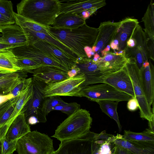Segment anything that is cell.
Returning a JSON list of instances; mask_svg holds the SVG:
<instances>
[{"label":"cell","instance_id":"6da1fadb","mask_svg":"<svg viewBox=\"0 0 154 154\" xmlns=\"http://www.w3.org/2000/svg\"><path fill=\"white\" fill-rule=\"evenodd\" d=\"M51 36L63 43L79 57H87L84 48H92L98 33V29L91 27L86 24L77 28L63 29L53 28L49 30Z\"/></svg>","mask_w":154,"mask_h":154},{"label":"cell","instance_id":"7a4b0ae2","mask_svg":"<svg viewBox=\"0 0 154 154\" xmlns=\"http://www.w3.org/2000/svg\"><path fill=\"white\" fill-rule=\"evenodd\" d=\"M17 14L38 24L47 26L53 23L60 11L58 0H23L17 5Z\"/></svg>","mask_w":154,"mask_h":154},{"label":"cell","instance_id":"3957f363","mask_svg":"<svg viewBox=\"0 0 154 154\" xmlns=\"http://www.w3.org/2000/svg\"><path fill=\"white\" fill-rule=\"evenodd\" d=\"M92 122L89 111L80 109L61 123L52 137L61 142L80 138L90 131Z\"/></svg>","mask_w":154,"mask_h":154},{"label":"cell","instance_id":"277c9868","mask_svg":"<svg viewBox=\"0 0 154 154\" xmlns=\"http://www.w3.org/2000/svg\"><path fill=\"white\" fill-rule=\"evenodd\" d=\"M16 150L18 154H52L54 151L53 140L37 130L31 131L19 139Z\"/></svg>","mask_w":154,"mask_h":154},{"label":"cell","instance_id":"5b68a950","mask_svg":"<svg viewBox=\"0 0 154 154\" xmlns=\"http://www.w3.org/2000/svg\"><path fill=\"white\" fill-rule=\"evenodd\" d=\"M123 52L127 58L136 63L139 69L150 58L148 38L139 24L127 41Z\"/></svg>","mask_w":154,"mask_h":154},{"label":"cell","instance_id":"8992f818","mask_svg":"<svg viewBox=\"0 0 154 154\" xmlns=\"http://www.w3.org/2000/svg\"><path fill=\"white\" fill-rule=\"evenodd\" d=\"M125 67L132 82L135 97L139 104L140 117L147 120L149 125H153V105L151 109L145 96L140 80V69L136 63L130 60Z\"/></svg>","mask_w":154,"mask_h":154},{"label":"cell","instance_id":"52a82bcc","mask_svg":"<svg viewBox=\"0 0 154 154\" xmlns=\"http://www.w3.org/2000/svg\"><path fill=\"white\" fill-rule=\"evenodd\" d=\"M84 74L46 85L42 92L44 97L69 96L82 97V85L85 80Z\"/></svg>","mask_w":154,"mask_h":154},{"label":"cell","instance_id":"ba28073f","mask_svg":"<svg viewBox=\"0 0 154 154\" xmlns=\"http://www.w3.org/2000/svg\"><path fill=\"white\" fill-rule=\"evenodd\" d=\"M82 94V97H85L90 100L95 102L103 100L119 102L128 101L132 97L105 83L83 87Z\"/></svg>","mask_w":154,"mask_h":154},{"label":"cell","instance_id":"9c48e42d","mask_svg":"<svg viewBox=\"0 0 154 154\" xmlns=\"http://www.w3.org/2000/svg\"><path fill=\"white\" fill-rule=\"evenodd\" d=\"M32 83V95L24 106L20 114H24L26 121L30 116H35L39 122L45 123L47 121L46 116L43 113L42 108L46 98L44 97L42 92L45 85V84L33 79Z\"/></svg>","mask_w":154,"mask_h":154},{"label":"cell","instance_id":"30bf717a","mask_svg":"<svg viewBox=\"0 0 154 154\" xmlns=\"http://www.w3.org/2000/svg\"><path fill=\"white\" fill-rule=\"evenodd\" d=\"M96 133L90 131L81 137L61 142L56 154H92Z\"/></svg>","mask_w":154,"mask_h":154},{"label":"cell","instance_id":"8fae6325","mask_svg":"<svg viewBox=\"0 0 154 154\" xmlns=\"http://www.w3.org/2000/svg\"><path fill=\"white\" fill-rule=\"evenodd\" d=\"M75 65L80 70L79 74H84L86 79L82 87L91 85L103 83L104 77L109 74L108 71L92 58L78 57Z\"/></svg>","mask_w":154,"mask_h":154},{"label":"cell","instance_id":"7c38bea8","mask_svg":"<svg viewBox=\"0 0 154 154\" xmlns=\"http://www.w3.org/2000/svg\"><path fill=\"white\" fill-rule=\"evenodd\" d=\"M32 45L41 51L47 56L63 65L68 71L75 67L76 61L54 45L37 38L28 39Z\"/></svg>","mask_w":154,"mask_h":154},{"label":"cell","instance_id":"4fadbf2b","mask_svg":"<svg viewBox=\"0 0 154 154\" xmlns=\"http://www.w3.org/2000/svg\"><path fill=\"white\" fill-rule=\"evenodd\" d=\"M10 50L16 57L29 59L43 66H54L68 72L63 65L50 58L32 45L29 44L17 47Z\"/></svg>","mask_w":154,"mask_h":154},{"label":"cell","instance_id":"5bb4252c","mask_svg":"<svg viewBox=\"0 0 154 154\" xmlns=\"http://www.w3.org/2000/svg\"><path fill=\"white\" fill-rule=\"evenodd\" d=\"M139 23L137 20L129 17L120 21L115 37L109 45L110 48L115 52H123L127 41Z\"/></svg>","mask_w":154,"mask_h":154},{"label":"cell","instance_id":"9a60e30c","mask_svg":"<svg viewBox=\"0 0 154 154\" xmlns=\"http://www.w3.org/2000/svg\"><path fill=\"white\" fill-rule=\"evenodd\" d=\"M120 24V21L118 22L108 21L100 23L98 28V33L96 40L92 47L95 53L101 54L110 45L115 37Z\"/></svg>","mask_w":154,"mask_h":154},{"label":"cell","instance_id":"2e32d148","mask_svg":"<svg viewBox=\"0 0 154 154\" xmlns=\"http://www.w3.org/2000/svg\"><path fill=\"white\" fill-rule=\"evenodd\" d=\"M24 114L20 113L8 125L0 128V140L5 138L11 141L17 140L31 131Z\"/></svg>","mask_w":154,"mask_h":154},{"label":"cell","instance_id":"e0dca14e","mask_svg":"<svg viewBox=\"0 0 154 154\" xmlns=\"http://www.w3.org/2000/svg\"><path fill=\"white\" fill-rule=\"evenodd\" d=\"M60 11L62 13L79 14L87 11L95 10L106 5L105 0H70L59 1Z\"/></svg>","mask_w":154,"mask_h":154},{"label":"cell","instance_id":"ac0fdd59","mask_svg":"<svg viewBox=\"0 0 154 154\" xmlns=\"http://www.w3.org/2000/svg\"><path fill=\"white\" fill-rule=\"evenodd\" d=\"M103 80L104 83L111 85L132 97H135L132 82L125 66L118 71L105 76Z\"/></svg>","mask_w":154,"mask_h":154},{"label":"cell","instance_id":"d6986e66","mask_svg":"<svg viewBox=\"0 0 154 154\" xmlns=\"http://www.w3.org/2000/svg\"><path fill=\"white\" fill-rule=\"evenodd\" d=\"M0 43L9 44L29 45L26 35L22 27L14 23L0 26Z\"/></svg>","mask_w":154,"mask_h":154},{"label":"cell","instance_id":"ffe728a7","mask_svg":"<svg viewBox=\"0 0 154 154\" xmlns=\"http://www.w3.org/2000/svg\"><path fill=\"white\" fill-rule=\"evenodd\" d=\"M34 79L48 84L69 78L67 72L57 67L44 65L32 71Z\"/></svg>","mask_w":154,"mask_h":154},{"label":"cell","instance_id":"44dd1931","mask_svg":"<svg viewBox=\"0 0 154 154\" xmlns=\"http://www.w3.org/2000/svg\"><path fill=\"white\" fill-rule=\"evenodd\" d=\"M100 54L101 56L98 58L96 62L105 68L109 74L123 68L129 60L123 52L102 51Z\"/></svg>","mask_w":154,"mask_h":154},{"label":"cell","instance_id":"7402d4cb","mask_svg":"<svg viewBox=\"0 0 154 154\" xmlns=\"http://www.w3.org/2000/svg\"><path fill=\"white\" fill-rule=\"evenodd\" d=\"M140 80L146 98L151 106L154 103V67L148 61L140 69Z\"/></svg>","mask_w":154,"mask_h":154},{"label":"cell","instance_id":"603a6c76","mask_svg":"<svg viewBox=\"0 0 154 154\" xmlns=\"http://www.w3.org/2000/svg\"><path fill=\"white\" fill-rule=\"evenodd\" d=\"M114 144L129 150L133 154H154V143L126 140L122 135L117 134Z\"/></svg>","mask_w":154,"mask_h":154},{"label":"cell","instance_id":"cb8c5ba5","mask_svg":"<svg viewBox=\"0 0 154 154\" xmlns=\"http://www.w3.org/2000/svg\"><path fill=\"white\" fill-rule=\"evenodd\" d=\"M85 20L77 14L62 13L58 15L51 26L56 29H75L86 24Z\"/></svg>","mask_w":154,"mask_h":154},{"label":"cell","instance_id":"d4e9b609","mask_svg":"<svg viewBox=\"0 0 154 154\" xmlns=\"http://www.w3.org/2000/svg\"><path fill=\"white\" fill-rule=\"evenodd\" d=\"M22 28L27 35L28 40L33 38L39 39L55 46L76 61L79 57L70 49L52 36L42 33L35 32L24 28Z\"/></svg>","mask_w":154,"mask_h":154},{"label":"cell","instance_id":"484cf974","mask_svg":"<svg viewBox=\"0 0 154 154\" xmlns=\"http://www.w3.org/2000/svg\"><path fill=\"white\" fill-rule=\"evenodd\" d=\"M14 14L15 23L21 27L51 35L49 32L50 26H47L38 24L22 17L15 12Z\"/></svg>","mask_w":154,"mask_h":154},{"label":"cell","instance_id":"4316f807","mask_svg":"<svg viewBox=\"0 0 154 154\" xmlns=\"http://www.w3.org/2000/svg\"><path fill=\"white\" fill-rule=\"evenodd\" d=\"M142 20L145 34L149 39L154 41V4L152 0L148 5Z\"/></svg>","mask_w":154,"mask_h":154},{"label":"cell","instance_id":"83f0119b","mask_svg":"<svg viewBox=\"0 0 154 154\" xmlns=\"http://www.w3.org/2000/svg\"><path fill=\"white\" fill-rule=\"evenodd\" d=\"M33 91V85L32 82L20 95L13 112L8 121L5 125L10 124L20 114L24 106L32 97Z\"/></svg>","mask_w":154,"mask_h":154},{"label":"cell","instance_id":"f1b7e54d","mask_svg":"<svg viewBox=\"0 0 154 154\" xmlns=\"http://www.w3.org/2000/svg\"><path fill=\"white\" fill-rule=\"evenodd\" d=\"M100 106L102 111L117 123L119 132L122 131V127L120 123L117 108L119 102L109 100H99L96 102Z\"/></svg>","mask_w":154,"mask_h":154},{"label":"cell","instance_id":"f546056e","mask_svg":"<svg viewBox=\"0 0 154 154\" xmlns=\"http://www.w3.org/2000/svg\"><path fill=\"white\" fill-rule=\"evenodd\" d=\"M122 137L128 141L154 143V132L149 128L140 133L125 130Z\"/></svg>","mask_w":154,"mask_h":154},{"label":"cell","instance_id":"4dcf8cb0","mask_svg":"<svg viewBox=\"0 0 154 154\" xmlns=\"http://www.w3.org/2000/svg\"><path fill=\"white\" fill-rule=\"evenodd\" d=\"M16 56L10 49L5 53L0 56V70L10 73L20 71L15 64Z\"/></svg>","mask_w":154,"mask_h":154},{"label":"cell","instance_id":"1f68e13d","mask_svg":"<svg viewBox=\"0 0 154 154\" xmlns=\"http://www.w3.org/2000/svg\"><path fill=\"white\" fill-rule=\"evenodd\" d=\"M15 65L20 71L32 73V71L43 66L29 59L16 57Z\"/></svg>","mask_w":154,"mask_h":154},{"label":"cell","instance_id":"d6a6232c","mask_svg":"<svg viewBox=\"0 0 154 154\" xmlns=\"http://www.w3.org/2000/svg\"><path fill=\"white\" fill-rule=\"evenodd\" d=\"M114 146L113 142L95 140L93 143L92 154H112Z\"/></svg>","mask_w":154,"mask_h":154},{"label":"cell","instance_id":"836d02e7","mask_svg":"<svg viewBox=\"0 0 154 154\" xmlns=\"http://www.w3.org/2000/svg\"><path fill=\"white\" fill-rule=\"evenodd\" d=\"M13 4L10 1L0 0V13L11 23H15Z\"/></svg>","mask_w":154,"mask_h":154},{"label":"cell","instance_id":"e575fe53","mask_svg":"<svg viewBox=\"0 0 154 154\" xmlns=\"http://www.w3.org/2000/svg\"><path fill=\"white\" fill-rule=\"evenodd\" d=\"M66 102L63 101L59 96H54L46 97L43 103L42 111L47 116L51 111L52 108L60 104H64Z\"/></svg>","mask_w":154,"mask_h":154},{"label":"cell","instance_id":"d590c367","mask_svg":"<svg viewBox=\"0 0 154 154\" xmlns=\"http://www.w3.org/2000/svg\"><path fill=\"white\" fill-rule=\"evenodd\" d=\"M17 141H11L5 138L0 140L2 154H12L17 148Z\"/></svg>","mask_w":154,"mask_h":154},{"label":"cell","instance_id":"8d00e7d4","mask_svg":"<svg viewBox=\"0 0 154 154\" xmlns=\"http://www.w3.org/2000/svg\"><path fill=\"white\" fill-rule=\"evenodd\" d=\"M32 79V78H29L23 79L19 84L11 90L10 93L12 94L14 97L20 95L31 84Z\"/></svg>","mask_w":154,"mask_h":154},{"label":"cell","instance_id":"74e56055","mask_svg":"<svg viewBox=\"0 0 154 154\" xmlns=\"http://www.w3.org/2000/svg\"><path fill=\"white\" fill-rule=\"evenodd\" d=\"M20 95L14 97L0 104V120L3 116L8 109L14 103L17 102Z\"/></svg>","mask_w":154,"mask_h":154},{"label":"cell","instance_id":"f35d334b","mask_svg":"<svg viewBox=\"0 0 154 154\" xmlns=\"http://www.w3.org/2000/svg\"><path fill=\"white\" fill-rule=\"evenodd\" d=\"M80 109V105L76 102L67 103L61 112L69 116Z\"/></svg>","mask_w":154,"mask_h":154},{"label":"cell","instance_id":"ab89813d","mask_svg":"<svg viewBox=\"0 0 154 154\" xmlns=\"http://www.w3.org/2000/svg\"><path fill=\"white\" fill-rule=\"evenodd\" d=\"M95 137L96 140H100L113 142L116 139V136L107 134L105 130L100 134H96Z\"/></svg>","mask_w":154,"mask_h":154},{"label":"cell","instance_id":"60d3db41","mask_svg":"<svg viewBox=\"0 0 154 154\" xmlns=\"http://www.w3.org/2000/svg\"><path fill=\"white\" fill-rule=\"evenodd\" d=\"M127 107L130 111H135L139 108L138 102L135 97H132L128 101Z\"/></svg>","mask_w":154,"mask_h":154},{"label":"cell","instance_id":"b9f144b4","mask_svg":"<svg viewBox=\"0 0 154 154\" xmlns=\"http://www.w3.org/2000/svg\"><path fill=\"white\" fill-rule=\"evenodd\" d=\"M113 152L114 154H133L127 149L115 144L113 148Z\"/></svg>","mask_w":154,"mask_h":154},{"label":"cell","instance_id":"7bdbcfd3","mask_svg":"<svg viewBox=\"0 0 154 154\" xmlns=\"http://www.w3.org/2000/svg\"><path fill=\"white\" fill-rule=\"evenodd\" d=\"M23 46L20 44H9L0 43V50L10 49L17 47Z\"/></svg>","mask_w":154,"mask_h":154},{"label":"cell","instance_id":"ee69618b","mask_svg":"<svg viewBox=\"0 0 154 154\" xmlns=\"http://www.w3.org/2000/svg\"><path fill=\"white\" fill-rule=\"evenodd\" d=\"M76 66V65H75ZM79 69L76 66L67 72L69 78L74 77L79 73Z\"/></svg>","mask_w":154,"mask_h":154},{"label":"cell","instance_id":"f6af8a7d","mask_svg":"<svg viewBox=\"0 0 154 154\" xmlns=\"http://www.w3.org/2000/svg\"><path fill=\"white\" fill-rule=\"evenodd\" d=\"M28 124L33 125L40 123L38 119L35 116H31L28 118L26 121Z\"/></svg>","mask_w":154,"mask_h":154},{"label":"cell","instance_id":"bcb514c9","mask_svg":"<svg viewBox=\"0 0 154 154\" xmlns=\"http://www.w3.org/2000/svg\"><path fill=\"white\" fill-rule=\"evenodd\" d=\"M14 97L11 93L8 94L0 95V104Z\"/></svg>","mask_w":154,"mask_h":154},{"label":"cell","instance_id":"7dc6e473","mask_svg":"<svg viewBox=\"0 0 154 154\" xmlns=\"http://www.w3.org/2000/svg\"><path fill=\"white\" fill-rule=\"evenodd\" d=\"M13 89L11 88L0 87V95L8 94L10 93Z\"/></svg>","mask_w":154,"mask_h":154},{"label":"cell","instance_id":"c3c4849f","mask_svg":"<svg viewBox=\"0 0 154 154\" xmlns=\"http://www.w3.org/2000/svg\"><path fill=\"white\" fill-rule=\"evenodd\" d=\"M10 24L11 22L0 13V26Z\"/></svg>","mask_w":154,"mask_h":154},{"label":"cell","instance_id":"681fc988","mask_svg":"<svg viewBox=\"0 0 154 154\" xmlns=\"http://www.w3.org/2000/svg\"><path fill=\"white\" fill-rule=\"evenodd\" d=\"M84 50L87 57L89 58H90L91 56L94 55L95 54L93 51L91 47H86L84 48Z\"/></svg>","mask_w":154,"mask_h":154},{"label":"cell","instance_id":"f907efd6","mask_svg":"<svg viewBox=\"0 0 154 154\" xmlns=\"http://www.w3.org/2000/svg\"><path fill=\"white\" fill-rule=\"evenodd\" d=\"M66 103H67L64 104H59L56 106L52 108L51 111L53 110H58L61 111L64 107V105Z\"/></svg>","mask_w":154,"mask_h":154},{"label":"cell","instance_id":"816d5d0a","mask_svg":"<svg viewBox=\"0 0 154 154\" xmlns=\"http://www.w3.org/2000/svg\"><path fill=\"white\" fill-rule=\"evenodd\" d=\"M11 73H4L0 72V78H2L7 76L11 74Z\"/></svg>","mask_w":154,"mask_h":154},{"label":"cell","instance_id":"f5cc1de1","mask_svg":"<svg viewBox=\"0 0 154 154\" xmlns=\"http://www.w3.org/2000/svg\"><path fill=\"white\" fill-rule=\"evenodd\" d=\"M8 50H0V56L6 53Z\"/></svg>","mask_w":154,"mask_h":154},{"label":"cell","instance_id":"db71d44e","mask_svg":"<svg viewBox=\"0 0 154 154\" xmlns=\"http://www.w3.org/2000/svg\"><path fill=\"white\" fill-rule=\"evenodd\" d=\"M0 154H2V147H1V145L0 142Z\"/></svg>","mask_w":154,"mask_h":154},{"label":"cell","instance_id":"11a10c76","mask_svg":"<svg viewBox=\"0 0 154 154\" xmlns=\"http://www.w3.org/2000/svg\"><path fill=\"white\" fill-rule=\"evenodd\" d=\"M0 72H4L1 70H0Z\"/></svg>","mask_w":154,"mask_h":154},{"label":"cell","instance_id":"9f6ffc18","mask_svg":"<svg viewBox=\"0 0 154 154\" xmlns=\"http://www.w3.org/2000/svg\"><path fill=\"white\" fill-rule=\"evenodd\" d=\"M52 154H56L54 152V151L52 153Z\"/></svg>","mask_w":154,"mask_h":154},{"label":"cell","instance_id":"6f0895ef","mask_svg":"<svg viewBox=\"0 0 154 154\" xmlns=\"http://www.w3.org/2000/svg\"><path fill=\"white\" fill-rule=\"evenodd\" d=\"M112 154H114V153L113 152H113H112Z\"/></svg>","mask_w":154,"mask_h":154},{"label":"cell","instance_id":"680465c9","mask_svg":"<svg viewBox=\"0 0 154 154\" xmlns=\"http://www.w3.org/2000/svg\"></svg>","mask_w":154,"mask_h":154}]
</instances>
